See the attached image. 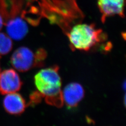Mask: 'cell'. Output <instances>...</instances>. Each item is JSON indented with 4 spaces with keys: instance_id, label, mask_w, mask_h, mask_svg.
Masks as SVG:
<instances>
[{
    "instance_id": "cell-1",
    "label": "cell",
    "mask_w": 126,
    "mask_h": 126,
    "mask_svg": "<svg viewBox=\"0 0 126 126\" xmlns=\"http://www.w3.org/2000/svg\"><path fill=\"white\" fill-rule=\"evenodd\" d=\"M57 66L41 70L34 77L35 84L41 95L47 102L56 106L63 103L61 92V79Z\"/></svg>"
},
{
    "instance_id": "cell-2",
    "label": "cell",
    "mask_w": 126,
    "mask_h": 126,
    "mask_svg": "<svg viewBox=\"0 0 126 126\" xmlns=\"http://www.w3.org/2000/svg\"><path fill=\"white\" fill-rule=\"evenodd\" d=\"M72 47L83 50H88L104 36L102 31L97 29L94 25L78 24L72 27L67 34Z\"/></svg>"
},
{
    "instance_id": "cell-3",
    "label": "cell",
    "mask_w": 126,
    "mask_h": 126,
    "mask_svg": "<svg viewBox=\"0 0 126 126\" xmlns=\"http://www.w3.org/2000/svg\"><path fill=\"white\" fill-rule=\"evenodd\" d=\"M46 54L44 50L39 49L36 53L25 47L16 50L11 57V63L16 70L25 72L34 66H40Z\"/></svg>"
},
{
    "instance_id": "cell-4",
    "label": "cell",
    "mask_w": 126,
    "mask_h": 126,
    "mask_svg": "<svg viewBox=\"0 0 126 126\" xmlns=\"http://www.w3.org/2000/svg\"><path fill=\"white\" fill-rule=\"evenodd\" d=\"M22 82L17 73L9 69L0 73V94L6 95L16 93L21 88Z\"/></svg>"
},
{
    "instance_id": "cell-5",
    "label": "cell",
    "mask_w": 126,
    "mask_h": 126,
    "mask_svg": "<svg viewBox=\"0 0 126 126\" xmlns=\"http://www.w3.org/2000/svg\"><path fill=\"white\" fill-rule=\"evenodd\" d=\"M97 4L103 23L111 16L118 15L124 17L125 0H97Z\"/></svg>"
},
{
    "instance_id": "cell-6",
    "label": "cell",
    "mask_w": 126,
    "mask_h": 126,
    "mask_svg": "<svg viewBox=\"0 0 126 126\" xmlns=\"http://www.w3.org/2000/svg\"><path fill=\"white\" fill-rule=\"evenodd\" d=\"M84 95V88L80 84L77 83L68 84L62 92L63 101L69 108L76 107L83 99Z\"/></svg>"
},
{
    "instance_id": "cell-7",
    "label": "cell",
    "mask_w": 126,
    "mask_h": 126,
    "mask_svg": "<svg viewBox=\"0 0 126 126\" xmlns=\"http://www.w3.org/2000/svg\"><path fill=\"white\" fill-rule=\"evenodd\" d=\"M8 36L15 40H21L27 35L29 29L22 17L15 18L4 23Z\"/></svg>"
},
{
    "instance_id": "cell-8",
    "label": "cell",
    "mask_w": 126,
    "mask_h": 126,
    "mask_svg": "<svg viewBox=\"0 0 126 126\" xmlns=\"http://www.w3.org/2000/svg\"><path fill=\"white\" fill-rule=\"evenodd\" d=\"M6 95L3 104L6 112L13 115L22 113L26 108L25 101L23 97L16 92Z\"/></svg>"
},
{
    "instance_id": "cell-9",
    "label": "cell",
    "mask_w": 126,
    "mask_h": 126,
    "mask_svg": "<svg viewBox=\"0 0 126 126\" xmlns=\"http://www.w3.org/2000/svg\"><path fill=\"white\" fill-rule=\"evenodd\" d=\"M12 47V39L7 34L0 32V55L8 54Z\"/></svg>"
},
{
    "instance_id": "cell-10",
    "label": "cell",
    "mask_w": 126,
    "mask_h": 126,
    "mask_svg": "<svg viewBox=\"0 0 126 126\" xmlns=\"http://www.w3.org/2000/svg\"><path fill=\"white\" fill-rule=\"evenodd\" d=\"M4 24V22L3 18L1 16V15L0 14V31L2 29Z\"/></svg>"
},
{
    "instance_id": "cell-11",
    "label": "cell",
    "mask_w": 126,
    "mask_h": 126,
    "mask_svg": "<svg viewBox=\"0 0 126 126\" xmlns=\"http://www.w3.org/2000/svg\"></svg>"
}]
</instances>
